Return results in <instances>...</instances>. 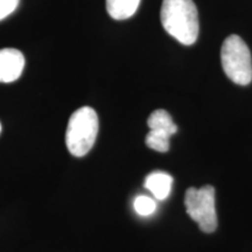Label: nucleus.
I'll return each instance as SVG.
<instances>
[{
    "label": "nucleus",
    "mask_w": 252,
    "mask_h": 252,
    "mask_svg": "<svg viewBox=\"0 0 252 252\" xmlns=\"http://www.w3.org/2000/svg\"><path fill=\"white\" fill-rule=\"evenodd\" d=\"M160 18L167 33L182 45L197 40L198 14L193 0H163Z\"/></svg>",
    "instance_id": "1"
},
{
    "label": "nucleus",
    "mask_w": 252,
    "mask_h": 252,
    "mask_svg": "<svg viewBox=\"0 0 252 252\" xmlns=\"http://www.w3.org/2000/svg\"><path fill=\"white\" fill-rule=\"evenodd\" d=\"M98 134V116L90 106L76 110L69 118L65 144L74 157L87 156L93 149Z\"/></svg>",
    "instance_id": "2"
},
{
    "label": "nucleus",
    "mask_w": 252,
    "mask_h": 252,
    "mask_svg": "<svg viewBox=\"0 0 252 252\" xmlns=\"http://www.w3.org/2000/svg\"><path fill=\"white\" fill-rule=\"evenodd\" d=\"M220 61L225 75L238 86H248L252 81L251 53L238 35H230L223 42Z\"/></svg>",
    "instance_id": "3"
},
{
    "label": "nucleus",
    "mask_w": 252,
    "mask_h": 252,
    "mask_svg": "<svg viewBox=\"0 0 252 252\" xmlns=\"http://www.w3.org/2000/svg\"><path fill=\"white\" fill-rule=\"evenodd\" d=\"M185 206L188 215L203 232L210 234L217 229L215 189L212 186H203L200 189L189 188L186 191Z\"/></svg>",
    "instance_id": "4"
},
{
    "label": "nucleus",
    "mask_w": 252,
    "mask_h": 252,
    "mask_svg": "<svg viewBox=\"0 0 252 252\" xmlns=\"http://www.w3.org/2000/svg\"><path fill=\"white\" fill-rule=\"evenodd\" d=\"M25 68V56L15 48L0 49V82L12 83L21 76Z\"/></svg>",
    "instance_id": "5"
},
{
    "label": "nucleus",
    "mask_w": 252,
    "mask_h": 252,
    "mask_svg": "<svg viewBox=\"0 0 252 252\" xmlns=\"http://www.w3.org/2000/svg\"><path fill=\"white\" fill-rule=\"evenodd\" d=\"M173 178L165 172H153L145 180L146 187L158 200H165L171 193Z\"/></svg>",
    "instance_id": "6"
},
{
    "label": "nucleus",
    "mask_w": 252,
    "mask_h": 252,
    "mask_svg": "<svg viewBox=\"0 0 252 252\" xmlns=\"http://www.w3.org/2000/svg\"><path fill=\"white\" fill-rule=\"evenodd\" d=\"M140 0H106V11L115 20H125L133 17Z\"/></svg>",
    "instance_id": "7"
},
{
    "label": "nucleus",
    "mask_w": 252,
    "mask_h": 252,
    "mask_svg": "<svg viewBox=\"0 0 252 252\" xmlns=\"http://www.w3.org/2000/svg\"><path fill=\"white\" fill-rule=\"evenodd\" d=\"M147 125L150 130L162 132V133L168 134L169 137L178 132V126L174 124L171 115L165 110H156L151 113L147 119Z\"/></svg>",
    "instance_id": "8"
},
{
    "label": "nucleus",
    "mask_w": 252,
    "mask_h": 252,
    "mask_svg": "<svg viewBox=\"0 0 252 252\" xmlns=\"http://www.w3.org/2000/svg\"><path fill=\"white\" fill-rule=\"evenodd\" d=\"M169 135L151 130L146 135V145L157 152L165 153L169 150Z\"/></svg>",
    "instance_id": "9"
},
{
    "label": "nucleus",
    "mask_w": 252,
    "mask_h": 252,
    "mask_svg": "<svg viewBox=\"0 0 252 252\" xmlns=\"http://www.w3.org/2000/svg\"><path fill=\"white\" fill-rule=\"evenodd\" d=\"M134 210L141 216H150L156 212L157 203L152 197L140 195L134 200Z\"/></svg>",
    "instance_id": "10"
},
{
    "label": "nucleus",
    "mask_w": 252,
    "mask_h": 252,
    "mask_svg": "<svg viewBox=\"0 0 252 252\" xmlns=\"http://www.w3.org/2000/svg\"><path fill=\"white\" fill-rule=\"evenodd\" d=\"M20 0H0V21L4 20L17 9Z\"/></svg>",
    "instance_id": "11"
},
{
    "label": "nucleus",
    "mask_w": 252,
    "mask_h": 252,
    "mask_svg": "<svg viewBox=\"0 0 252 252\" xmlns=\"http://www.w3.org/2000/svg\"><path fill=\"white\" fill-rule=\"evenodd\" d=\"M0 133H1V124H0Z\"/></svg>",
    "instance_id": "12"
}]
</instances>
